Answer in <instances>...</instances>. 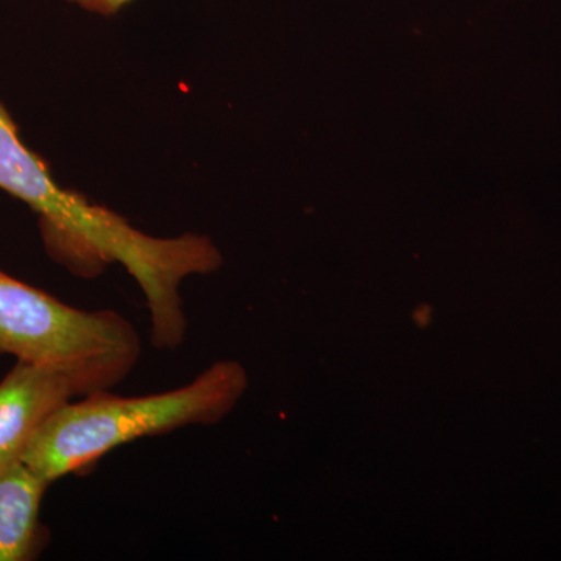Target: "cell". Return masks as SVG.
Wrapping results in <instances>:
<instances>
[{
	"mask_svg": "<svg viewBox=\"0 0 561 561\" xmlns=\"http://www.w3.org/2000/svg\"><path fill=\"white\" fill-rule=\"evenodd\" d=\"M0 190L31 206L39 217L51 256L65 262H119L146 295L151 334L158 348H176L186 335L181 280L208 275L221 264L220 251L206 236L160 239L144 234L124 217L65 190L49 165L25 146L16 122L0 102Z\"/></svg>",
	"mask_w": 561,
	"mask_h": 561,
	"instance_id": "1",
	"label": "cell"
},
{
	"mask_svg": "<svg viewBox=\"0 0 561 561\" xmlns=\"http://www.w3.org/2000/svg\"><path fill=\"white\" fill-rule=\"evenodd\" d=\"M247 386L242 365L221 360L187 386L164 393L122 398L103 390L88 394L69 401L43 424L22 461L47 482L58 481L138 438L219 423Z\"/></svg>",
	"mask_w": 561,
	"mask_h": 561,
	"instance_id": "2",
	"label": "cell"
},
{
	"mask_svg": "<svg viewBox=\"0 0 561 561\" xmlns=\"http://www.w3.org/2000/svg\"><path fill=\"white\" fill-rule=\"evenodd\" d=\"M142 353L139 332L114 311H83L0 271V354L61 373L77 397L124 381Z\"/></svg>",
	"mask_w": 561,
	"mask_h": 561,
	"instance_id": "3",
	"label": "cell"
},
{
	"mask_svg": "<svg viewBox=\"0 0 561 561\" xmlns=\"http://www.w3.org/2000/svg\"><path fill=\"white\" fill-rule=\"evenodd\" d=\"M73 397L61 373L16 360L0 381V474L21 463L43 424Z\"/></svg>",
	"mask_w": 561,
	"mask_h": 561,
	"instance_id": "4",
	"label": "cell"
},
{
	"mask_svg": "<svg viewBox=\"0 0 561 561\" xmlns=\"http://www.w3.org/2000/svg\"><path fill=\"white\" fill-rule=\"evenodd\" d=\"M49 485L24 461L0 474V561L35 559L46 545L39 512Z\"/></svg>",
	"mask_w": 561,
	"mask_h": 561,
	"instance_id": "5",
	"label": "cell"
},
{
	"mask_svg": "<svg viewBox=\"0 0 561 561\" xmlns=\"http://www.w3.org/2000/svg\"><path fill=\"white\" fill-rule=\"evenodd\" d=\"M68 2L99 16H114L133 0H68Z\"/></svg>",
	"mask_w": 561,
	"mask_h": 561,
	"instance_id": "6",
	"label": "cell"
},
{
	"mask_svg": "<svg viewBox=\"0 0 561 561\" xmlns=\"http://www.w3.org/2000/svg\"><path fill=\"white\" fill-rule=\"evenodd\" d=\"M415 321L419 323V327H427L431 321V308L430 306H421V308L415 311Z\"/></svg>",
	"mask_w": 561,
	"mask_h": 561,
	"instance_id": "7",
	"label": "cell"
}]
</instances>
